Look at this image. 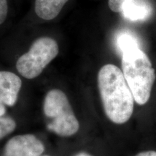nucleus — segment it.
<instances>
[{
    "label": "nucleus",
    "instance_id": "obj_9",
    "mask_svg": "<svg viewBox=\"0 0 156 156\" xmlns=\"http://www.w3.org/2000/svg\"><path fill=\"white\" fill-rule=\"evenodd\" d=\"M117 46L123 53L126 50L140 47V44L135 36L129 33H122L117 38Z\"/></svg>",
    "mask_w": 156,
    "mask_h": 156
},
{
    "label": "nucleus",
    "instance_id": "obj_7",
    "mask_svg": "<svg viewBox=\"0 0 156 156\" xmlns=\"http://www.w3.org/2000/svg\"><path fill=\"white\" fill-rule=\"evenodd\" d=\"M152 7L147 0H132L123 7L122 13L126 19L131 21L145 20L151 16Z\"/></svg>",
    "mask_w": 156,
    "mask_h": 156
},
{
    "label": "nucleus",
    "instance_id": "obj_5",
    "mask_svg": "<svg viewBox=\"0 0 156 156\" xmlns=\"http://www.w3.org/2000/svg\"><path fill=\"white\" fill-rule=\"evenodd\" d=\"M44 151V143L34 134H19L7 140L3 156H41Z\"/></svg>",
    "mask_w": 156,
    "mask_h": 156
},
{
    "label": "nucleus",
    "instance_id": "obj_10",
    "mask_svg": "<svg viewBox=\"0 0 156 156\" xmlns=\"http://www.w3.org/2000/svg\"><path fill=\"white\" fill-rule=\"evenodd\" d=\"M16 126V122L12 117L7 115L0 116V140L14 132Z\"/></svg>",
    "mask_w": 156,
    "mask_h": 156
},
{
    "label": "nucleus",
    "instance_id": "obj_4",
    "mask_svg": "<svg viewBox=\"0 0 156 156\" xmlns=\"http://www.w3.org/2000/svg\"><path fill=\"white\" fill-rule=\"evenodd\" d=\"M58 51V45L54 39L50 37L37 38L28 51L17 59V72L26 79H34L57 56Z\"/></svg>",
    "mask_w": 156,
    "mask_h": 156
},
{
    "label": "nucleus",
    "instance_id": "obj_14",
    "mask_svg": "<svg viewBox=\"0 0 156 156\" xmlns=\"http://www.w3.org/2000/svg\"><path fill=\"white\" fill-rule=\"evenodd\" d=\"M135 156H156V151H147L141 152V153L136 154Z\"/></svg>",
    "mask_w": 156,
    "mask_h": 156
},
{
    "label": "nucleus",
    "instance_id": "obj_2",
    "mask_svg": "<svg viewBox=\"0 0 156 156\" xmlns=\"http://www.w3.org/2000/svg\"><path fill=\"white\" fill-rule=\"evenodd\" d=\"M122 70L134 101L142 106L148 102L156 79L155 71L148 56L140 47L123 52Z\"/></svg>",
    "mask_w": 156,
    "mask_h": 156
},
{
    "label": "nucleus",
    "instance_id": "obj_13",
    "mask_svg": "<svg viewBox=\"0 0 156 156\" xmlns=\"http://www.w3.org/2000/svg\"><path fill=\"white\" fill-rule=\"evenodd\" d=\"M7 113V106L0 98V116H5Z\"/></svg>",
    "mask_w": 156,
    "mask_h": 156
},
{
    "label": "nucleus",
    "instance_id": "obj_12",
    "mask_svg": "<svg viewBox=\"0 0 156 156\" xmlns=\"http://www.w3.org/2000/svg\"><path fill=\"white\" fill-rule=\"evenodd\" d=\"M8 13L7 0H0V25L5 22Z\"/></svg>",
    "mask_w": 156,
    "mask_h": 156
},
{
    "label": "nucleus",
    "instance_id": "obj_16",
    "mask_svg": "<svg viewBox=\"0 0 156 156\" xmlns=\"http://www.w3.org/2000/svg\"><path fill=\"white\" fill-rule=\"evenodd\" d=\"M41 156H50V155H41Z\"/></svg>",
    "mask_w": 156,
    "mask_h": 156
},
{
    "label": "nucleus",
    "instance_id": "obj_3",
    "mask_svg": "<svg viewBox=\"0 0 156 156\" xmlns=\"http://www.w3.org/2000/svg\"><path fill=\"white\" fill-rule=\"evenodd\" d=\"M43 109L50 132L63 137L71 136L78 132L79 122L67 96L61 90L48 91L45 96Z\"/></svg>",
    "mask_w": 156,
    "mask_h": 156
},
{
    "label": "nucleus",
    "instance_id": "obj_1",
    "mask_svg": "<svg viewBox=\"0 0 156 156\" xmlns=\"http://www.w3.org/2000/svg\"><path fill=\"white\" fill-rule=\"evenodd\" d=\"M98 86L107 118L116 124L127 122L135 101L122 70L112 64L103 66L98 74Z\"/></svg>",
    "mask_w": 156,
    "mask_h": 156
},
{
    "label": "nucleus",
    "instance_id": "obj_15",
    "mask_svg": "<svg viewBox=\"0 0 156 156\" xmlns=\"http://www.w3.org/2000/svg\"><path fill=\"white\" fill-rule=\"evenodd\" d=\"M74 156H93V155L86 153V152H80V153H78L77 154H76V155Z\"/></svg>",
    "mask_w": 156,
    "mask_h": 156
},
{
    "label": "nucleus",
    "instance_id": "obj_6",
    "mask_svg": "<svg viewBox=\"0 0 156 156\" xmlns=\"http://www.w3.org/2000/svg\"><path fill=\"white\" fill-rule=\"evenodd\" d=\"M21 87L22 80L18 75L12 72L0 70V98L6 106H15Z\"/></svg>",
    "mask_w": 156,
    "mask_h": 156
},
{
    "label": "nucleus",
    "instance_id": "obj_11",
    "mask_svg": "<svg viewBox=\"0 0 156 156\" xmlns=\"http://www.w3.org/2000/svg\"><path fill=\"white\" fill-rule=\"evenodd\" d=\"M132 0H108L109 8L114 12H122L123 7L129 2Z\"/></svg>",
    "mask_w": 156,
    "mask_h": 156
},
{
    "label": "nucleus",
    "instance_id": "obj_8",
    "mask_svg": "<svg viewBox=\"0 0 156 156\" xmlns=\"http://www.w3.org/2000/svg\"><path fill=\"white\" fill-rule=\"evenodd\" d=\"M69 0H36L35 12L45 20H51L58 16Z\"/></svg>",
    "mask_w": 156,
    "mask_h": 156
}]
</instances>
